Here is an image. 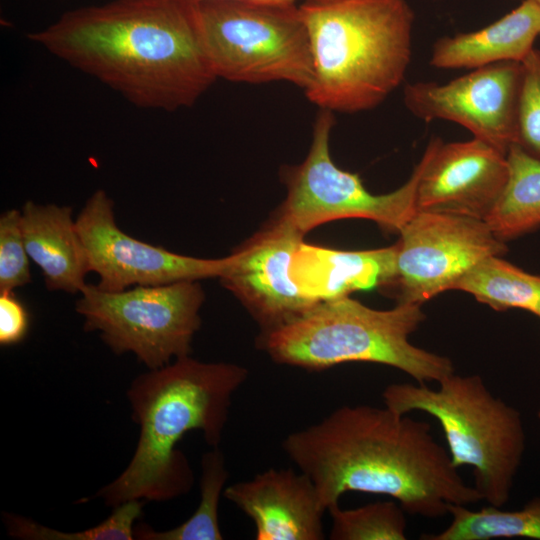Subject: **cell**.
<instances>
[{
  "label": "cell",
  "instance_id": "2",
  "mask_svg": "<svg viewBox=\"0 0 540 540\" xmlns=\"http://www.w3.org/2000/svg\"><path fill=\"white\" fill-rule=\"evenodd\" d=\"M282 449L311 479L326 509L348 491L392 497L406 513L427 518L448 514L450 504L482 500L428 422L385 405L341 406L287 435Z\"/></svg>",
  "mask_w": 540,
  "mask_h": 540
},
{
  "label": "cell",
  "instance_id": "18",
  "mask_svg": "<svg viewBox=\"0 0 540 540\" xmlns=\"http://www.w3.org/2000/svg\"><path fill=\"white\" fill-rule=\"evenodd\" d=\"M540 37V6L530 0L472 32L438 38L430 64L437 69H476L500 62H522Z\"/></svg>",
  "mask_w": 540,
  "mask_h": 540
},
{
  "label": "cell",
  "instance_id": "21",
  "mask_svg": "<svg viewBox=\"0 0 540 540\" xmlns=\"http://www.w3.org/2000/svg\"><path fill=\"white\" fill-rule=\"evenodd\" d=\"M450 524L438 533L423 534L424 540H490L529 538L540 540V496L520 510L506 511L487 506L470 510L466 505L450 504Z\"/></svg>",
  "mask_w": 540,
  "mask_h": 540
},
{
  "label": "cell",
  "instance_id": "22",
  "mask_svg": "<svg viewBox=\"0 0 540 540\" xmlns=\"http://www.w3.org/2000/svg\"><path fill=\"white\" fill-rule=\"evenodd\" d=\"M229 473L219 447H213L201 459L200 502L194 513L182 524L157 531L147 524L134 527L137 540H222L218 506Z\"/></svg>",
  "mask_w": 540,
  "mask_h": 540
},
{
  "label": "cell",
  "instance_id": "28",
  "mask_svg": "<svg viewBox=\"0 0 540 540\" xmlns=\"http://www.w3.org/2000/svg\"><path fill=\"white\" fill-rule=\"evenodd\" d=\"M203 1V0H197ZM241 1H254V2H274V3H296L298 0H241ZM305 1V0H303Z\"/></svg>",
  "mask_w": 540,
  "mask_h": 540
},
{
  "label": "cell",
  "instance_id": "14",
  "mask_svg": "<svg viewBox=\"0 0 540 540\" xmlns=\"http://www.w3.org/2000/svg\"><path fill=\"white\" fill-rule=\"evenodd\" d=\"M422 160L416 212L453 213L485 220L508 177L506 154L474 137L449 143L433 138Z\"/></svg>",
  "mask_w": 540,
  "mask_h": 540
},
{
  "label": "cell",
  "instance_id": "26",
  "mask_svg": "<svg viewBox=\"0 0 540 540\" xmlns=\"http://www.w3.org/2000/svg\"><path fill=\"white\" fill-rule=\"evenodd\" d=\"M21 212L11 209L0 217V293L13 292L31 280L29 255L22 230Z\"/></svg>",
  "mask_w": 540,
  "mask_h": 540
},
{
  "label": "cell",
  "instance_id": "24",
  "mask_svg": "<svg viewBox=\"0 0 540 540\" xmlns=\"http://www.w3.org/2000/svg\"><path fill=\"white\" fill-rule=\"evenodd\" d=\"M331 540H405L407 521L399 503L378 501L354 509L327 508Z\"/></svg>",
  "mask_w": 540,
  "mask_h": 540
},
{
  "label": "cell",
  "instance_id": "16",
  "mask_svg": "<svg viewBox=\"0 0 540 540\" xmlns=\"http://www.w3.org/2000/svg\"><path fill=\"white\" fill-rule=\"evenodd\" d=\"M396 260L397 243L385 248L345 251L302 241L293 257L291 275L300 291L319 303L392 284Z\"/></svg>",
  "mask_w": 540,
  "mask_h": 540
},
{
  "label": "cell",
  "instance_id": "6",
  "mask_svg": "<svg viewBox=\"0 0 540 540\" xmlns=\"http://www.w3.org/2000/svg\"><path fill=\"white\" fill-rule=\"evenodd\" d=\"M437 389L422 383H393L382 392L396 413L422 411L444 433L453 465L473 468L474 487L489 505L509 500L526 448L520 412L494 396L479 375L452 373Z\"/></svg>",
  "mask_w": 540,
  "mask_h": 540
},
{
  "label": "cell",
  "instance_id": "30",
  "mask_svg": "<svg viewBox=\"0 0 540 540\" xmlns=\"http://www.w3.org/2000/svg\"><path fill=\"white\" fill-rule=\"evenodd\" d=\"M537 417H538L539 424H540V407H539L538 412H537Z\"/></svg>",
  "mask_w": 540,
  "mask_h": 540
},
{
  "label": "cell",
  "instance_id": "20",
  "mask_svg": "<svg viewBox=\"0 0 540 540\" xmlns=\"http://www.w3.org/2000/svg\"><path fill=\"white\" fill-rule=\"evenodd\" d=\"M496 311L540 309V276L528 273L493 255L470 269L455 285Z\"/></svg>",
  "mask_w": 540,
  "mask_h": 540
},
{
  "label": "cell",
  "instance_id": "25",
  "mask_svg": "<svg viewBox=\"0 0 540 540\" xmlns=\"http://www.w3.org/2000/svg\"><path fill=\"white\" fill-rule=\"evenodd\" d=\"M521 64L516 144L540 159V50L534 48Z\"/></svg>",
  "mask_w": 540,
  "mask_h": 540
},
{
  "label": "cell",
  "instance_id": "9",
  "mask_svg": "<svg viewBox=\"0 0 540 540\" xmlns=\"http://www.w3.org/2000/svg\"><path fill=\"white\" fill-rule=\"evenodd\" d=\"M333 112L321 109L304 161L281 171L287 194L271 222L302 235L315 227L345 218H363L390 232H400L416 213V190L423 160L410 178L386 194L369 192L358 174L340 169L330 156Z\"/></svg>",
  "mask_w": 540,
  "mask_h": 540
},
{
  "label": "cell",
  "instance_id": "1",
  "mask_svg": "<svg viewBox=\"0 0 540 540\" xmlns=\"http://www.w3.org/2000/svg\"><path fill=\"white\" fill-rule=\"evenodd\" d=\"M27 38L138 108H189L217 79L197 0H114L81 7Z\"/></svg>",
  "mask_w": 540,
  "mask_h": 540
},
{
  "label": "cell",
  "instance_id": "12",
  "mask_svg": "<svg viewBox=\"0 0 540 540\" xmlns=\"http://www.w3.org/2000/svg\"><path fill=\"white\" fill-rule=\"evenodd\" d=\"M521 62H500L476 69L445 83H407L406 108L430 122L446 120L469 130L507 155L517 143Z\"/></svg>",
  "mask_w": 540,
  "mask_h": 540
},
{
  "label": "cell",
  "instance_id": "17",
  "mask_svg": "<svg viewBox=\"0 0 540 540\" xmlns=\"http://www.w3.org/2000/svg\"><path fill=\"white\" fill-rule=\"evenodd\" d=\"M20 223L27 253L41 269L46 287L80 293L90 268L72 208L27 201Z\"/></svg>",
  "mask_w": 540,
  "mask_h": 540
},
{
  "label": "cell",
  "instance_id": "13",
  "mask_svg": "<svg viewBox=\"0 0 540 540\" xmlns=\"http://www.w3.org/2000/svg\"><path fill=\"white\" fill-rule=\"evenodd\" d=\"M303 236L270 221L231 254V263L219 277L258 323L259 335L294 321L317 304L300 291L291 275Z\"/></svg>",
  "mask_w": 540,
  "mask_h": 540
},
{
  "label": "cell",
  "instance_id": "5",
  "mask_svg": "<svg viewBox=\"0 0 540 540\" xmlns=\"http://www.w3.org/2000/svg\"><path fill=\"white\" fill-rule=\"evenodd\" d=\"M421 305L398 302L388 310L349 296L317 303L257 344L279 364L320 371L346 362H371L401 370L417 383L439 382L454 373L452 361L413 345L424 321Z\"/></svg>",
  "mask_w": 540,
  "mask_h": 540
},
{
  "label": "cell",
  "instance_id": "19",
  "mask_svg": "<svg viewBox=\"0 0 540 540\" xmlns=\"http://www.w3.org/2000/svg\"><path fill=\"white\" fill-rule=\"evenodd\" d=\"M508 177L485 221L503 242L540 226V159L514 144L507 152Z\"/></svg>",
  "mask_w": 540,
  "mask_h": 540
},
{
  "label": "cell",
  "instance_id": "8",
  "mask_svg": "<svg viewBox=\"0 0 540 540\" xmlns=\"http://www.w3.org/2000/svg\"><path fill=\"white\" fill-rule=\"evenodd\" d=\"M75 305L84 330L98 331L115 354L134 353L149 370L190 355L205 294L198 281L117 292L86 284Z\"/></svg>",
  "mask_w": 540,
  "mask_h": 540
},
{
  "label": "cell",
  "instance_id": "4",
  "mask_svg": "<svg viewBox=\"0 0 540 540\" xmlns=\"http://www.w3.org/2000/svg\"><path fill=\"white\" fill-rule=\"evenodd\" d=\"M312 54L308 100L331 112L380 105L404 80L414 11L406 0H305Z\"/></svg>",
  "mask_w": 540,
  "mask_h": 540
},
{
  "label": "cell",
  "instance_id": "10",
  "mask_svg": "<svg viewBox=\"0 0 540 540\" xmlns=\"http://www.w3.org/2000/svg\"><path fill=\"white\" fill-rule=\"evenodd\" d=\"M399 234L392 283L399 287V302L422 305L454 289L484 258L507 250L485 220L453 213L417 211Z\"/></svg>",
  "mask_w": 540,
  "mask_h": 540
},
{
  "label": "cell",
  "instance_id": "15",
  "mask_svg": "<svg viewBox=\"0 0 540 540\" xmlns=\"http://www.w3.org/2000/svg\"><path fill=\"white\" fill-rule=\"evenodd\" d=\"M223 496L255 525L256 540H323L322 505L311 479L270 468L224 489Z\"/></svg>",
  "mask_w": 540,
  "mask_h": 540
},
{
  "label": "cell",
  "instance_id": "3",
  "mask_svg": "<svg viewBox=\"0 0 540 540\" xmlns=\"http://www.w3.org/2000/svg\"><path fill=\"white\" fill-rule=\"evenodd\" d=\"M246 367L207 363L188 356L138 375L127 390L131 418L139 426L134 454L124 471L96 497L116 507L131 500L168 501L187 494L194 482L183 436L199 430L219 447L234 393L248 378Z\"/></svg>",
  "mask_w": 540,
  "mask_h": 540
},
{
  "label": "cell",
  "instance_id": "23",
  "mask_svg": "<svg viewBox=\"0 0 540 540\" xmlns=\"http://www.w3.org/2000/svg\"><path fill=\"white\" fill-rule=\"evenodd\" d=\"M145 502H124L98 525L76 532L60 531L8 512L3 513V522L8 535L20 540H133L134 523L141 517Z\"/></svg>",
  "mask_w": 540,
  "mask_h": 540
},
{
  "label": "cell",
  "instance_id": "29",
  "mask_svg": "<svg viewBox=\"0 0 540 540\" xmlns=\"http://www.w3.org/2000/svg\"><path fill=\"white\" fill-rule=\"evenodd\" d=\"M522 1V0H521ZM540 6V0H530Z\"/></svg>",
  "mask_w": 540,
  "mask_h": 540
},
{
  "label": "cell",
  "instance_id": "31",
  "mask_svg": "<svg viewBox=\"0 0 540 540\" xmlns=\"http://www.w3.org/2000/svg\"><path fill=\"white\" fill-rule=\"evenodd\" d=\"M535 315L540 318V309L537 311Z\"/></svg>",
  "mask_w": 540,
  "mask_h": 540
},
{
  "label": "cell",
  "instance_id": "7",
  "mask_svg": "<svg viewBox=\"0 0 540 540\" xmlns=\"http://www.w3.org/2000/svg\"><path fill=\"white\" fill-rule=\"evenodd\" d=\"M205 49L217 78L263 84L312 82L311 45L296 3L198 1Z\"/></svg>",
  "mask_w": 540,
  "mask_h": 540
},
{
  "label": "cell",
  "instance_id": "27",
  "mask_svg": "<svg viewBox=\"0 0 540 540\" xmlns=\"http://www.w3.org/2000/svg\"><path fill=\"white\" fill-rule=\"evenodd\" d=\"M29 330V315L13 292L0 293V344L16 345L24 340Z\"/></svg>",
  "mask_w": 540,
  "mask_h": 540
},
{
  "label": "cell",
  "instance_id": "11",
  "mask_svg": "<svg viewBox=\"0 0 540 540\" xmlns=\"http://www.w3.org/2000/svg\"><path fill=\"white\" fill-rule=\"evenodd\" d=\"M75 225L90 271L100 277L97 287L104 291L219 278L232 261L231 254L219 259L196 258L129 236L117 226L113 201L102 189L87 200Z\"/></svg>",
  "mask_w": 540,
  "mask_h": 540
}]
</instances>
